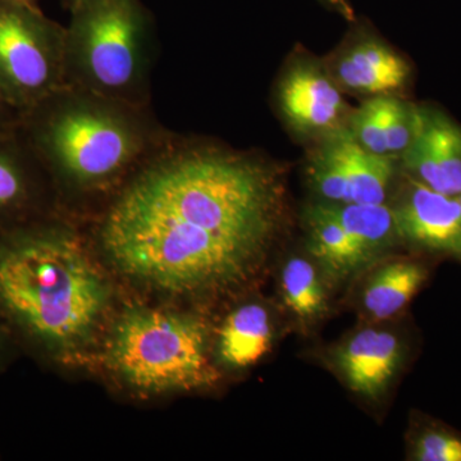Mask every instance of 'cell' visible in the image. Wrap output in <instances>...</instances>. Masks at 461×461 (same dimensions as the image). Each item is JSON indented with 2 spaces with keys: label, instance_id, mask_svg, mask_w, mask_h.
Instances as JSON below:
<instances>
[{
  "label": "cell",
  "instance_id": "1",
  "mask_svg": "<svg viewBox=\"0 0 461 461\" xmlns=\"http://www.w3.org/2000/svg\"><path fill=\"white\" fill-rule=\"evenodd\" d=\"M287 218L284 172L262 158L167 144L112 200L103 254L122 277L176 297L213 299L259 275Z\"/></svg>",
  "mask_w": 461,
  "mask_h": 461
},
{
  "label": "cell",
  "instance_id": "2",
  "mask_svg": "<svg viewBox=\"0 0 461 461\" xmlns=\"http://www.w3.org/2000/svg\"><path fill=\"white\" fill-rule=\"evenodd\" d=\"M109 302L108 281L66 224L0 230V326L14 341L66 362L90 344Z\"/></svg>",
  "mask_w": 461,
  "mask_h": 461
},
{
  "label": "cell",
  "instance_id": "3",
  "mask_svg": "<svg viewBox=\"0 0 461 461\" xmlns=\"http://www.w3.org/2000/svg\"><path fill=\"white\" fill-rule=\"evenodd\" d=\"M21 132L59 186L104 190L169 144L147 107L63 86L21 115Z\"/></svg>",
  "mask_w": 461,
  "mask_h": 461
},
{
  "label": "cell",
  "instance_id": "4",
  "mask_svg": "<svg viewBox=\"0 0 461 461\" xmlns=\"http://www.w3.org/2000/svg\"><path fill=\"white\" fill-rule=\"evenodd\" d=\"M69 12L65 86L147 107L156 41L141 0H78Z\"/></svg>",
  "mask_w": 461,
  "mask_h": 461
},
{
  "label": "cell",
  "instance_id": "5",
  "mask_svg": "<svg viewBox=\"0 0 461 461\" xmlns=\"http://www.w3.org/2000/svg\"><path fill=\"white\" fill-rule=\"evenodd\" d=\"M204 321L194 315L130 305L115 318L104 348L114 377L140 393L191 391L213 386Z\"/></svg>",
  "mask_w": 461,
  "mask_h": 461
},
{
  "label": "cell",
  "instance_id": "6",
  "mask_svg": "<svg viewBox=\"0 0 461 461\" xmlns=\"http://www.w3.org/2000/svg\"><path fill=\"white\" fill-rule=\"evenodd\" d=\"M65 41L41 8L0 2V94L20 118L65 86Z\"/></svg>",
  "mask_w": 461,
  "mask_h": 461
},
{
  "label": "cell",
  "instance_id": "7",
  "mask_svg": "<svg viewBox=\"0 0 461 461\" xmlns=\"http://www.w3.org/2000/svg\"><path fill=\"white\" fill-rule=\"evenodd\" d=\"M405 198L393 208L397 235L418 247L461 257V205L411 178Z\"/></svg>",
  "mask_w": 461,
  "mask_h": 461
},
{
  "label": "cell",
  "instance_id": "8",
  "mask_svg": "<svg viewBox=\"0 0 461 461\" xmlns=\"http://www.w3.org/2000/svg\"><path fill=\"white\" fill-rule=\"evenodd\" d=\"M42 176L47 172L20 126L0 127V230L42 218Z\"/></svg>",
  "mask_w": 461,
  "mask_h": 461
},
{
  "label": "cell",
  "instance_id": "9",
  "mask_svg": "<svg viewBox=\"0 0 461 461\" xmlns=\"http://www.w3.org/2000/svg\"><path fill=\"white\" fill-rule=\"evenodd\" d=\"M278 105L288 123L303 133L338 131L346 107L335 83L309 63L295 66L284 76Z\"/></svg>",
  "mask_w": 461,
  "mask_h": 461
},
{
  "label": "cell",
  "instance_id": "10",
  "mask_svg": "<svg viewBox=\"0 0 461 461\" xmlns=\"http://www.w3.org/2000/svg\"><path fill=\"white\" fill-rule=\"evenodd\" d=\"M402 355V344L395 335L366 329L339 348L336 364L351 391L366 399H378L393 381Z\"/></svg>",
  "mask_w": 461,
  "mask_h": 461
},
{
  "label": "cell",
  "instance_id": "11",
  "mask_svg": "<svg viewBox=\"0 0 461 461\" xmlns=\"http://www.w3.org/2000/svg\"><path fill=\"white\" fill-rule=\"evenodd\" d=\"M336 77L346 89L364 94L393 93L409 77V66L386 45L366 41L339 59Z\"/></svg>",
  "mask_w": 461,
  "mask_h": 461
},
{
  "label": "cell",
  "instance_id": "12",
  "mask_svg": "<svg viewBox=\"0 0 461 461\" xmlns=\"http://www.w3.org/2000/svg\"><path fill=\"white\" fill-rule=\"evenodd\" d=\"M326 203L345 230L360 269L375 262L399 239L393 209L388 208L384 203Z\"/></svg>",
  "mask_w": 461,
  "mask_h": 461
},
{
  "label": "cell",
  "instance_id": "13",
  "mask_svg": "<svg viewBox=\"0 0 461 461\" xmlns=\"http://www.w3.org/2000/svg\"><path fill=\"white\" fill-rule=\"evenodd\" d=\"M269 313L259 304L239 306L223 321L218 354L226 366L247 368L268 353L272 344Z\"/></svg>",
  "mask_w": 461,
  "mask_h": 461
},
{
  "label": "cell",
  "instance_id": "14",
  "mask_svg": "<svg viewBox=\"0 0 461 461\" xmlns=\"http://www.w3.org/2000/svg\"><path fill=\"white\" fill-rule=\"evenodd\" d=\"M304 222L309 250L327 280L339 285L362 271L345 230L327 203L308 206Z\"/></svg>",
  "mask_w": 461,
  "mask_h": 461
},
{
  "label": "cell",
  "instance_id": "15",
  "mask_svg": "<svg viewBox=\"0 0 461 461\" xmlns=\"http://www.w3.org/2000/svg\"><path fill=\"white\" fill-rule=\"evenodd\" d=\"M427 280V269L408 260H395L372 273L363 291L369 317L384 321L400 313Z\"/></svg>",
  "mask_w": 461,
  "mask_h": 461
},
{
  "label": "cell",
  "instance_id": "16",
  "mask_svg": "<svg viewBox=\"0 0 461 461\" xmlns=\"http://www.w3.org/2000/svg\"><path fill=\"white\" fill-rule=\"evenodd\" d=\"M344 151L350 203L384 204L393 173V156L366 150L350 130L345 131Z\"/></svg>",
  "mask_w": 461,
  "mask_h": 461
},
{
  "label": "cell",
  "instance_id": "17",
  "mask_svg": "<svg viewBox=\"0 0 461 461\" xmlns=\"http://www.w3.org/2000/svg\"><path fill=\"white\" fill-rule=\"evenodd\" d=\"M281 288L285 304L297 320L311 323L326 314V290L309 260L299 257L288 260L282 269Z\"/></svg>",
  "mask_w": 461,
  "mask_h": 461
},
{
  "label": "cell",
  "instance_id": "18",
  "mask_svg": "<svg viewBox=\"0 0 461 461\" xmlns=\"http://www.w3.org/2000/svg\"><path fill=\"white\" fill-rule=\"evenodd\" d=\"M346 130L330 133L311 157L306 173L312 187L329 203H350L348 173H346L344 139Z\"/></svg>",
  "mask_w": 461,
  "mask_h": 461
},
{
  "label": "cell",
  "instance_id": "19",
  "mask_svg": "<svg viewBox=\"0 0 461 461\" xmlns=\"http://www.w3.org/2000/svg\"><path fill=\"white\" fill-rule=\"evenodd\" d=\"M420 117L450 195L457 196L461 193V131L444 118L421 113Z\"/></svg>",
  "mask_w": 461,
  "mask_h": 461
},
{
  "label": "cell",
  "instance_id": "20",
  "mask_svg": "<svg viewBox=\"0 0 461 461\" xmlns=\"http://www.w3.org/2000/svg\"><path fill=\"white\" fill-rule=\"evenodd\" d=\"M388 100L390 96H377L369 100L351 120V135L360 147L372 153L388 154L386 145Z\"/></svg>",
  "mask_w": 461,
  "mask_h": 461
},
{
  "label": "cell",
  "instance_id": "21",
  "mask_svg": "<svg viewBox=\"0 0 461 461\" xmlns=\"http://www.w3.org/2000/svg\"><path fill=\"white\" fill-rule=\"evenodd\" d=\"M417 112L402 104L400 100L390 98L388 100L386 114V145L390 156L403 153L411 145L415 133Z\"/></svg>",
  "mask_w": 461,
  "mask_h": 461
},
{
  "label": "cell",
  "instance_id": "22",
  "mask_svg": "<svg viewBox=\"0 0 461 461\" xmlns=\"http://www.w3.org/2000/svg\"><path fill=\"white\" fill-rule=\"evenodd\" d=\"M414 456L420 461H461V439L442 430H429L418 439Z\"/></svg>",
  "mask_w": 461,
  "mask_h": 461
},
{
  "label": "cell",
  "instance_id": "23",
  "mask_svg": "<svg viewBox=\"0 0 461 461\" xmlns=\"http://www.w3.org/2000/svg\"><path fill=\"white\" fill-rule=\"evenodd\" d=\"M324 7L335 12L346 21H355V12L351 0H318Z\"/></svg>",
  "mask_w": 461,
  "mask_h": 461
},
{
  "label": "cell",
  "instance_id": "24",
  "mask_svg": "<svg viewBox=\"0 0 461 461\" xmlns=\"http://www.w3.org/2000/svg\"><path fill=\"white\" fill-rule=\"evenodd\" d=\"M20 122V115L14 111L0 94V127L16 126Z\"/></svg>",
  "mask_w": 461,
  "mask_h": 461
},
{
  "label": "cell",
  "instance_id": "25",
  "mask_svg": "<svg viewBox=\"0 0 461 461\" xmlns=\"http://www.w3.org/2000/svg\"><path fill=\"white\" fill-rule=\"evenodd\" d=\"M11 339L8 333L5 332V330L0 326V363H2L3 357H5V348H7Z\"/></svg>",
  "mask_w": 461,
  "mask_h": 461
},
{
  "label": "cell",
  "instance_id": "26",
  "mask_svg": "<svg viewBox=\"0 0 461 461\" xmlns=\"http://www.w3.org/2000/svg\"><path fill=\"white\" fill-rule=\"evenodd\" d=\"M2 3L9 5H27V7H39L38 0H0Z\"/></svg>",
  "mask_w": 461,
  "mask_h": 461
},
{
  "label": "cell",
  "instance_id": "27",
  "mask_svg": "<svg viewBox=\"0 0 461 461\" xmlns=\"http://www.w3.org/2000/svg\"><path fill=\"white\" fill-rule=\"evenodd\" d=\"M62 3L65 5L66 8H68L69 11H71V9L74 8L76 5H77L78 0H62Z\"/></svg>",
  "mask_w": 461,
  "mask_h": 461
},
{
  "label": "cell",
  "instance_id": "28",
  "mask_svg": "<svg viewBox=\"0 0 461 461\" xmlns=\"http://www.w3.org/2000/svg\"><path fill=\"white\" fill-rule=\"evenodd\" d=\"M457 200H459V203H460V205H461V193L459 194V195H457Z\"/></svg>",
  "mask_w": 461,
  "mask_h": 461
}]
</instances>
